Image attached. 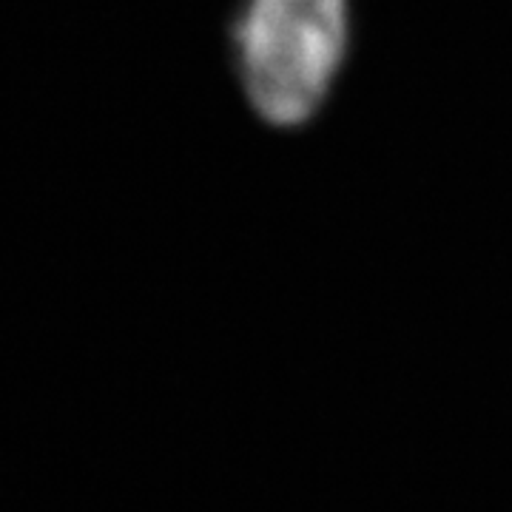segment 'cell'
Segmentation results:
<instances>
[{
    "mask_svg": "<svg viewBox=\"0 0 512 512\" xmlns=\"http://www.w3.org/2000/svg\"><path fill=\"white\" fill-rule=\"evenodd\" d=\"M350 0H242L231 23L239 89L271 128H305L348 63Z\"/></svg>",
    "mask_w": 512,
    "mask_h": 512,
    "instance_id": "obj_1",
    "label": "cell"
}]
</instances>
